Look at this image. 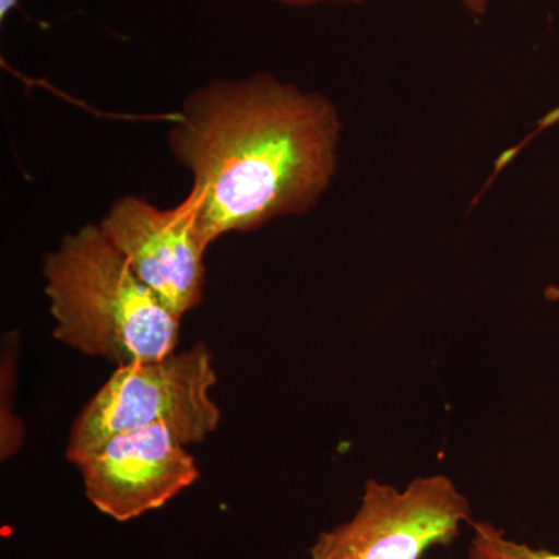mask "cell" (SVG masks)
Instances as JSON below:
<instances>
[{
    "label": "cell",
    "mask_w": 559,
    "mask_h": 559,
    "mask_svg": "<svg viewBox=\"0 0 559 559\" xmlns=\"http://www.w3.org/2000/svg\"><path fill=\"white\" fill-rule=\"evenodd\" d=\"M340 132L329 98L271 73L213 80L191 92L168 146L191 173L209 245L314 207L336 171Z\"/></svg>",
    "instance_id": "6da1fadb"
},
{
    "label": "cell",
    "mask_w": 559,
    "mask_h": 559,
    "mask_svg": "<svg viewBox=\"0 0 559 559\" xmlns=\"http://www.w3.org/2000/svg\"><path fill=\"white\" fill-rule=\"evenodd\" d=\"M43 277L61 344L117 367L176 352L182 319L140 282L98 224L66 235L47 252Z\"/></svg>",
    "instance_id": "7a4b0ae2"
},
{
    "label": "cell",
    "mask_w": 559,
    "mask_h": 559,
    "mask_svg": "<svg viewBox=\"0 0 559 559\" xmlns=\"http://www.w3.org/2000/svg\"><path fill=\"white\" fill-rule=\"evenodd\" d=\"M216 384L212 353L198 342L186 352L117 367L70 429L66 457L79 463L110 437L164 425L183 444L201 443L219 426L210 390Z\"/></svg>",
    "instance_id": "3957f363"
},
{
    "label": "cell",
    "mask_w": 559,
    "mask_h": 559,
    "mask_svg": "<svg viewBox=\"0 0 559 559\" xmlns=\"http://www.w3.org/2000/svg\"><path fill=\"white\" fill-rule=\"evenodd\" d=\"M471 520L469 500L447 476L418 477L404 491L370 479L353 520L320 533L311 559H421L451 546Z\"/></svg>",
    "instance_id": "277c9868"
},
{
    "label": "cell",
    "mask_w": 559,
    "mask_h": 559,
    "mask_svg": "<svg viewBox=\"0 0 559 559\" xmlns=\"http://www.w3.org/2000/svg\"><path fill=\"white\" fill-rule=\"evenodd\" d=\"M103 235L123 257L140 282L182 319L204 297L209 241L198 223L193 194L171 209L143 198H119L100 221Z\"/></svg>",
    "instance_id": "5b68a950"
},
{
    "label": "cell",
    "mask_w": 559,
    "mask_h": 559,
    "mask_svg": "<svg viewBox=\"0 0 559 559\" xmlns=\"http://www.w3.org/2000/svg\"><path fill=\"white\" fill-rule=\"evenodd\" d=\"M76 466L87 500L119 522L160 509L200 477L197 460L164 425L117 433Z\"/></svg>",
    "instance_id": "8992f818"
},
{
    "label": "cell",
    "mask_w": 559,
    "mask_h": 559,
    "mask_svg": "<svg viewBox=\"0 0 559 559\" xmlns=\"http://www.w3.org/2000/svg\"><path fill=\"white\" fill-rule=\"evenodd\" d=\"M474 538L468 559H559V554L547 549H535L527 544L507 538L503 530L491 522H471Z\"/></svg>",
    "instance_id": "52a82bcc"
},
{
    "label": "cell",
    "mask_w": 559,
    "mask_h": 559,
    "mask_svg": "<svg viewBox=\"0 0 559 559\" xmlns=\"http://www.w3.org/2000/svg\"><path fill=\"white\" fill-rule=\"evenodd\" d=\"M271 2L285 7H311L318 3H362L366 0H271Z\"/></svg>",
    "instance_id": "ba28073f"
},
{
    "label": "cell",
    "mask_w": 559,
    "mask_h": 559,
    "mask_svg": "<svg viewBox=\"0 0 559 559\" xmlns=\"http://www.w3.org/2000/svg\"><path fill=\"white\" fill-rule=\"evenodd\" d=\"M21 0H0V22H5L7 17L20 7Z\"/></svg>",
    "instance_id": "9c48e42d"
},
{
    "label": "cell",
    "mask_w": 559,
    "mask_h": 559,
    "mask_svg": "<svg viewBox=\"0 0 559 559\" xmlns=\"http://www.w3.org/2000/svg\"><path fill=\"white\" fill-rule=\"evenodd\" d=\"M466 9L474 14H484L485 10H487L488 0H463Z\"/></svg>",
    "instance_id": "30bf717a"
}]
</instances>
